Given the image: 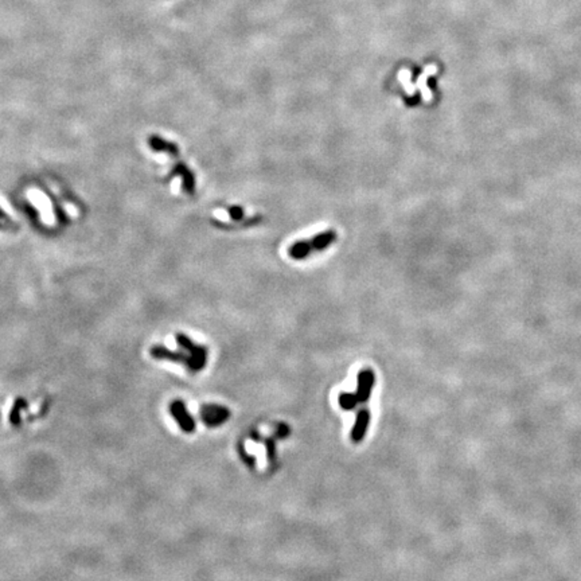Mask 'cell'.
Listing matches in <instances>:
<instances>
[{
	"label": "cell",
	"instance_id": "3957f363",
	"mask_svg": "<svg viewBox=\"0 0 581 581\" xmlns=\"http://www.w3.org/2000/svg\"><path fill=\"white\" fill-rule=\"evenodd\" d=\"M229 416H230V412L225 406L210 404V405H205L201 409L202 421L210 428L220 427L229 419Z\"/></svg>",
	"mask_w": 581,
	"mask_h": 581
},
{
	"label": "cell",
	"instance_id": "7a4b0ae2",
	"mask_svg": "<svg viewBox=\"0 0 581 581\" xmlns=\"http://www.w3.org/2000/svg\"><path fill=\"white\" fill-rule=\"evenodd\" d=\"M336 237H338V234L335 230H326L322 233L315 234L314 237L308 238V240H301V241H296L295 244H292L288 248V254L293 260H306L311 254L326 250L331 244L336 241Z\"/></svg>",
	"mask_w": 581,
	"mask_h": 581
},
{
	"label": "cell",
	"instance_id": "52a82bcc",
	"mask_svg": "<svg viewBox=\"0 0 581 581\" xmlns=\"http://www.w3.org/2000/svg\"><path fill=\"white\" fill-rule=\"evenodd\" d=\"M436 73H437V66H436L435 63H429V65L425 66L424 72H423V73L419 76V78H417L416 88L420 89L421 93H423V99H424L425 101H431L432 100V91L431 89H428L427 80Z\"/></svg>",
	"mask_w": 581,
	"mask_h": 581
},
{
	"label": "cell",
	"instance_id": "30bf717a",
	"mask_svg": "<svg viewBox=\"0 0 581 581\" xmlns=\"http://www.w3.org/2000/svg\"><path fill=\"white\" fill-rule=\"evenodd\" d=\"M27 406V402L25 401V400L19 399L16 400V402H15L14 405V409L11 410V414H10V421H11L12 424L14 425H18L19 423H20V412H22L23 409H26Z\"/></svg>",
	"mask_w": 581,
	"mask_h": 581
},
{
	"label": "cell",
	"instance_id": "5b68a950",
	"mask_svg": "<svg viewBox=\"0 0 581 581\" xmlns=\"http://www.w3.org/2000/svg\"><path fill=\"white\" fill-rule=\"evenodd\" d=\"M374 373L370 369L362 370L361 373L358 374V390H357V397L358 401L365 404L369 401L370 394H371V389L374 385Z\"/></svg>",
	"mask_w": 581,
	"mask_h": 581
},
{
	"label": "cell",
	"instance_id": "ba28073f",
	"mask_svg": "<svg viewBox=\"0 0 581 581\" xmlns=\"http://www.w3.org/2000/svg\"><path fill=\"white\" fill-rule=\"evenodd\" d=\"M410 77H412V72H410L409 69H406V67L401 69L399 73H397V80L402 84V86H404V89H405L406 91V95L413 96L414 91H416V85H413L410 82Z\"/></svg>",
	"mask_w": 581,
	"mask_h": 581
},
{
	"label": "cell",
	"instance_id": "8fae6325",
	"mask_svg": "<svg viewBox=\"0 0 581 581\" xmlns=\"http://www.w3.org/2000/svg\"><path fill=\"white\" fill-rule=\"evenodd\" d=\"M229 212H230L231 217H233L234 220H241L242 218V208L241 207H231Z\"/></svg>",
	"mask_w": 581,
	"mask_h": 581
},
{
	"label": "cell",
	"instance_id": "8992f818",
	"mask_svg": "<svg viewBox=\"0 0 581 581\" xmlns=\"http://www.w3.org/2000/svg\"><path fill=\"white\" fill-rule=\"evenodd\" d=\"M369 423H370L369 410L367 409L359 410L358 414H357V420H355L354 427H353V431H351V440H353V443L362 441V439H363L366 435Z\"/></svg>",
	"mask_w": 581,
	"mask_h": 581
},
{
	"label": "cell",
	"instance_id": "6da1fadb",
	"mask_svg": "<svg viewBox=\"0 0 581 581\" xmlns=\"http://www.w3.org/2000/svg\"><path fill=\"white\" fill-rule=\"evenodd\" d=\"M178 342L182 347L186 348V353H171L165 347H154L151 350V354L157 359H171L174 362H180L193 373H197L203 369L207 361L206 347L193 343L184 335H178Z\"/></svg>",
	"mask_w": 581,
	"mask_h": 581
},
{
	"label": "cell",
	"instance_id": "277c9868",
	"mask_svg": "<svg viewBox=\"0 0 581 581\" xmlns=\"http://www.w3.org/2000/svg\"><path fill=\"white\" fill-rule=\"evenodd\" d=\"M170 413L174 416V419L179 424V427L182 428L183 432L193 433L194 429H195V421L193 420V417L187 412L186 405L180 400H175V401L170 404Z\"/></svg>",
	"mask_w": 581,
	"mask_h": 581
},
{
	"label": "cell",
	"instance_id": "9c48e42d",
	"mask_svg": "<svg viewBox=\"0 0 581 581\" xmlns=\"http://www.w3.org/2000/svg\"><path fill=\"white\" fill-rule=\"evenodd\" d=\"M358 402V397L355 393H342L339 396V405L344 410L354 409Z\"/></svg>",
	"mask_w": 581,
	"mask_h": 581
}]
</instances>
